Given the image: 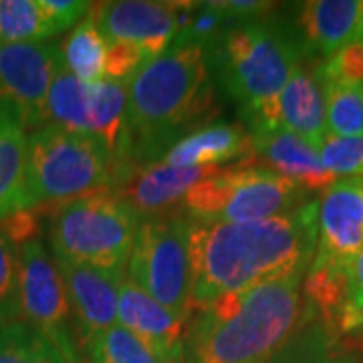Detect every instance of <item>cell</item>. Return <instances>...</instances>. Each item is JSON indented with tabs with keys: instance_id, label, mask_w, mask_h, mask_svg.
<instances>
[{
	"instance_id": "1",
	"label": "cell",
	"mask_w": 363,
	"mask_h": 363,
	"mask_svg": "<svg viewBox=\"0 0 363 363\" xmlns=\"http://www.w3.org/2000/svg\"><path fill=\"white\" fill-rule=\"evenodd\" d=\"M317 250V202L255 222L192 220L190 311L262 281L305 274Z\"/></svg>"
},
{
	"instance_id": "2",
	"label": "cell",
	"mask_w": 363,
	"mask_h": 363,
	"mask_svg": "<svg viewBox=\"0 0 363 363\" xmlns=\"http://www.w3.org/2000/svg\"><path fill=\"white\" fill-rule=\"evenodd\" d=\"M303 277L289 274L230 293L198 311L186 347L196 363H269L313 317Z\"/></svg>"
},
{
	"instance_id": "3",
	"label": "cell",
	"mask_w": 363,
	"mask_h": 363,
	"mask_svg": "<svg viewBox=\"0 0 363 363\" xmlns=\"http://www.w3.org/2000/svg\"><path fill=\"white\" fill-rule=\"evenodd\" d=\"M214 111L206 52L192 45H172L128 81L130 162L166 154L174 135L206 123Z\"/></svg>"
},
{
	"instance_id": "4",
	"label": "cell",
	"mask_w": 363,
	"mask_h": 363,
	"mask_svg": "<svg viewBox=\"0 0 363 363\" xmlns=\"http://www.w3.org/2000/svg\"><path fill=\"white\" fill-rule=\"evenodd\" d=\"M222 85L255 128H279V95L305 57L301 39L262 21H234L212 49Z\"/></svg>"
},
{
	"instance_id": "5",
	"label": "cell",
	"mask_w": 363,
	"mask_h": 363,
	"mask_svg": "<svg viewBox=\"0 0 363 363\" xmlns=\"http://www.w3.org/2000/svg\"><path fill=\"white\" fill-rule=\"evenodd\" d=\"M116 162L91 133L43 125L28 138L26 210L109 190Z\"/></svg>"
},
{
	"instance_id": "6",
	"label": "cell",
	"mask_w": 363,
	"mask_h": 363,
	"mask_svg": "<svg viewBox=\"0 0 363 363\" xmlns=\"http://www.w3.org/2000/svg\"><path fill=\"white\" fill-rule=\"evenodd\" d=\"M142 218L109 190L55 206L49 220L52 255L105 271H123Z\"/></svg>"
},
{
	"instance_id": "7",
	"label": "cell",
	"mask_w": 363,
	"mask_h": 363,
	"mask_svg": "<svg viewBox=\"0 0 363 363\" xmlns=\"http://www.w3.org/2000/svg\"><path fill=\"white\" fill-rule=\"evenodd\" d=\"M307 192L283 176L257 166L222 168L208 180L196 184L182 202L190 220L255 222L274 218L295 208Z\"/></svg>"
},
{
	"instance_id": "8",
	"label": "cell",
	"mask_w": 363,
	"mask_h": 363,
	"mask_svg": "<svg viewBox=\"0 0 363 363\" xmlns=\"http://www.w3.org/2000/svg\"><path fill=\"white\" fill-rule=\"evenodd\" d=\"M192 220L172 212L140 224L128 260V279L176 317H190V240Z\"/></svg>"
},
{
	"instance_id": "9",
	"label": "cell",
	"mask_w": 363,
	"mask_h": 363,
	"mask_svg": "<svg viewBox=\"0 0 363 363\" xmlns=\"http://www.w3.org/2000/svg\"><path fill=\"white\" fill-rule=\"evenodd\" d=\"M18 303L25 323L51 339L65 359H75L69 333L73 311L65 283L52 255L39 238H30L18 247Z\"/></svg>"
},
{
	"instance_id": "10",
	"label": "cell",
	"mask_w": 363,
	"mask_h": 363,
	"mask_svg": "<svg viewBox=\"0 0 363 363\" xmlns=\"http://www.w3.org/2000/svg\"><path fill=\"white\" fill-rule=\"evenodd\" d=\"M61 69L63 55L55 43H0V101L25 128H37L47 121V97Z\"/></svg>"
},
{
	"instance_id": "11",
	"label": "cell",
	"mask_w": 363,
	"mask_h": 363,
	"mask_svg": "<svg viewBox=\"0 0 363 363\" xmlns=\"http://www.w3.org/2000/svg\"><path fill=\"white\" fill-rule=\"evenodd\" d=\"M222 168H169L162 162H123L116 166L109 192L140 216L156 218L182 208L196 184L208 180Z\"/></svg>"
},
{
	"instance_id": "12",
	"label": "cell",
	"mask_w": 363,
	"mask_h": 363,
	"mask_svg": "<svg viewBox=\"0 0 363 363\" xmlns=\"http://www.w3.org/2000/svg\"><path fill=\"white\" fill-rule=\"evenodd\" d=\"M89 14L109 43H130L147 59L166 52L178 33L176 2L117 0L91 4Z\"/></svg>"
},
{
	"instance_id": "13",
	"label": "cell",
	"mask_w": 363,
	"mask_h": 363,
	"mask_svg": "<svg viewBox=\"0 0 363 363\" xmlns=\"http://www.w3.org/2000/svg\"><path fill=\"white\" fill-rule=\"evenodd\" d=\"M363 248V184L359 178L331 184L317 202L315 259L350 267Z\"/></svg>"
},
{
	"instance_id": "14",
	"label": "cell",
	"mask_w": 363,
	"mask_h": 363,
	"mask_svg": "<svg viewBox=\"0 0 363 363\" xmlns=\"http://www.w3.org/2000/svg\"><path fill=\"white\" fill-rule=\"evenodd\" d=\"M252 154L238 166H257L297 184L303 192H325L337 178L329 174L317 150L285 128H255Z\"/></svg>"
},
{
	"instance_id": "15",
	"label": "cell",
	"mask_w": 363,
	"mask_h": 363,
	"mask_svg": "<svg viewBox=\"0 0 363 363\" xmlns=\"http://www.w3.org/2000/svg\"><path fill=\"white\" fill-rule=\"evenodd\" d=\"M52 259L63 277L71 311L77 317L83 339L89 343L97 333L117 325V298L125 272L105 271L55 255Z\"/></svg>"
},
{
	"instance_id": "16",
	"label": "cell",
	"mask_w": 363,
	"mask_h": 363,
	"mask_svg": "<svg viewBox=\"0 0 363 363\" xmlns=\"http://www.w3.org/2000/svg\"><path fill=\"white\" fill-rule=\"evenodd\" d=\"M117 323L156 353L162 363H178L186 350V321L145 295L123 277L117 298Z\"/></svg>"
},
{
	"instance_id": "17",
	"label": "cell",
	"mask_w": 363,
	"mask_h": 363,
	"mask_svg": "<svg viewBox=\"0 0 363 363\" xmlns=\"http://www.w3.org/2000/svg\"><path fill=\"white\" fill-rule=\"evenodd\" d=\"M321 61L303 57L279 95V125L313 145H321L327 135L325 87Z\"/></svg>"
},
{
	"instance_id": "18",
	"label": "cell",
	"mask_w": 363,
	"mask_h": 363,
	"mask_svg": "<svg viewBox=\"0 0 363 363\" xmlns=\"http://www.w3.org/2000/svg\"><path fill=\"white\" fill-rule=\"evenodd\" d=\"M362 2L357 0H311L298 9L297 26L305 57L327 61L355 39Z\"/></svg>"
},
{
	"instance_id": "19",
	"label": "cell",
	"mask_w": 363,
	"mask_h": 363,
	"mask_svg": "<svg viewBox=\"0 0 363 363\" xmlns=\"http://www.w3.org/2000/svg\"><path fill=\"white\" fill-rule=\"evenodd\" d=\"M250 154V131L233 123H218L186 133L182 140L169 145L160 162L169 168H220L222 164L233 160L247 162Z\"/></svg>"
},
{
	"instance_id": "20",
	"label": "cell",
	"mask_w": 363,
	"mask_h": 363,
	"mask_svg": "<svg viewBox=\"0 0 363 363\" xmlns=\"http://www.w3.org/2000/svg\"><path fill=\"white\" fill-rule=\"evenodd\" d=\"M26 154L25 125L0 101V222L26 210Z\"/></svg>"
},
{
	"instance_id": "21",
	"label": "cell",
	"mask_w": 363,
	"mask_h": 363,
	"mask_svg": "<svg viewBox=\"0 0 363 363\" xmlns=\"http://www.w3.org/2000/svg\"><path fill=\"white\" fill-rule=\"evenodd\" d=\"M89 133L104 143L116 166L130 162L131 138L128 123V83H91Z\"/></svg>"
},
{
	"instance_id": "22",
	"label": "cell",
	"mask_w": 363,
	"mask_h": 363,
	"mask_svg": "<svg viewBox=\"0 0 363 363\" xmlns=\"http://www.w3.org/2000/svg\"><path fill=\"white\" fill-rule=\"evenodd\" d=\"M269 363H359L353 343L315 315Z\"/></svg>"
},
{
	"instance_id": "23",
	"label": "cell",
	"mask_w": 363,
	"mask_h": 363,
	"mask_svg": "<svg viewBox=\"0 0 363 363\" xmlns=\"http://www.w3.org/2000/svg\"><path fill=\"white\" fill-rule=\"evenodd\" d=\"M107 47L109 40L101 35L93 16L87 13L61 45L63 65L83 83H101L105 81Z\"/></svg>"
},
{
	"instance_id": "24",
	"label": "cell",
	"mask_w": 363,
	"mask_h": 363,
	"mask_svg": "<svg viewBox=\"0 0 363 363\" xmlns=\"http://www.w3.org/2000/svg\"><path fill=\"white\" fill-rule=\"evenodd\" d=\"M89 89L91 83L79 81L63 65L49 89L45 107L47 121L67 131L89 133Z\"/></svg>"
},
{
	"instance_id": "25",
	"label": "cell",
	"mask_w": 363,
	"mask_h": 363,
	"mask_svg": "<svg viewBox=\"0 0 363 363\" xmlns=\"http://www.w3.org/2000/svg\"><path fill=\"white\" fill-rule=\"evenodd\" d=\"M51 339L25 321L0 325V363H65Z\"/></svg>"
},
{
	"instance_id": "26",
	"label": "cell",
	"mask_w": 363,
	"mask_h": 363,
	"mask_svg": "<svg viewBox=\"0 0 363 363\" xmlns=\"http://www.w3.org/2000/svg\"><path fill=\"white\" fill-rule=\"evenodd\" d=\"M55 37L40 0H0V43H40Z\"/></svg>"
},
{
	"instance_id": "27",
	"label": "cell",
	"mask_w": 363,
	"mask_h": 363,
	"mask_svg": "<svg viewBox=\"0 0 363 363\" xmlns=\"http://www.w3.org/2000/svg\"><path fill=\"white\" fill-rule=\"evenodd\" d=\"M327 133L339 138H363V87L323 81Z\"/></svg>"
},
{
	"instance_id": "28",
	"label": "cell",
	"mask_w": 363,
	"mask_h": 363,
	"mask_svg": "<svg viewBox=\"0 0 363 363\" xmlns=\"http://www.w3.org/2000/svg\"><path fill=\"white\" fill-rule=\"evenodd\" d=\"M87 347L89 363H162L154 351L121 325L97 333Z\"/></svg>"
},
{
	"instance_id": "29",
	"label": "cell",
	"mask_w": 363,
	"mask_h": 363,
	"mask_svg": "<svg viewBox=\"0 0 363 363\" xmlns=\"http://www.w3.org/2000/svg\"><path fill=\"white\" fill-rule=\"evenodd\" d=\"M18 315V245L0 226V325L16 321Z\"/></svg>"
},
{
	"instance_id": "30",
	"label": "cell",
	"mask_w": 363,
	"mask_h": 363,
	"mask_svg": "<svg viewBox=\"0 0 363 363\" xmlns=\"http://www.w3.org/2000/svg\"><path fill=\"white\" fill-rule=\"evenodd\" d=\"M319 160L329 174L339 176H363V138H339L327 133L317 147Z\"/></svg>"
},
{
	"instance_id": "31",
	"label": "cell",
	"mask_w": 363,
	"mask_h": 363,
	"mask_svg": "<svg viewBox=\"0 0 363 363\" xmlns=\"http://www.w3.org/2000/svg\"><path fill=\"white\" fill-rule=\"evenodd\" d=\"M321 79L337 85L363 87V40L353 39L327 61H321Z\"/></svg>"
},
{
	"instance_id": "32",
	"label": "cell",
	"mask_w": 363,
	"mask_h": 363,
	"mask_svg": "<svg viewBox=\"0 0 363 363\" xmlns=\"http://www.w3.org/2000/svg\"><path fill=\"white\" fill-rule=\"evenodd\" d=\"M335 331L341 335H363V248L347 269L345 305Z\"/></svg>"
},
{
	"instance_id": "33",
	"label": "cell",
	"mask_w": 363,
	"mask_h": 363,
	"mask_svg": "<svg viewBox=\"0 0 363 363\" xmlns=\"http://www.w3.org/2000/svg\"><path fill=\"white\" fill-rule=\"evenodd\" d=\"M147 55L130 43H109L107 47V63H105V81L128 83L143 67Z\"/></svg>"
},
{
	"instance_id": "34",
	"label": "cell",
	"mask_w": 363,
	"mask_h": 363,
	"mask_svg": "<svg viewBox=\"0 0 363 363\" xmlns=\"http://www.w3.org/2000/svg\"><path fill=\"white\" fill-rule=\"evenodd\" d=\"M40 6L51 23L55 35L73 28L89 13L91 2L85 0H40Z\"/></svg>"
},
{
	"instance_id": "35",
	"label": "cell",
	"mask_w": 363,
	"mask_h": 363,
	"mask_svg": "<svg viewBox=\"0 0 363 363\" xmlns=\"http://www.w3.org/2000/svg\"><path fill=\"white\" fill-rule=\"evenodd\" d=\"M355 39L363 40V2L359 9V16H357V26H355Z\"/></svg>"
},
{
	"instance_id": "36",
	"label": "cell",
	"mask_w": 363,
	"mask_h": 363,
	"mask_svg": "<svg viewBox=\"0 0 363 363\" xmlns=\"http://www.w3.org/2000/svg\"><path fill=\"white\" fill-rule=\"evenodd\" d=\"M359 180H362V184H363V176H362V178H359Z\"/></svg>"
}]
</instances>
